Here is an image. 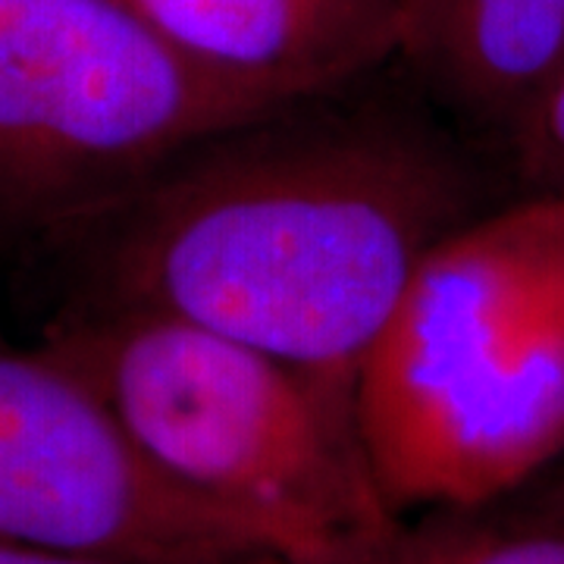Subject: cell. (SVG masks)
Wrapping results in <instances>:
<instances>
[{"mask_svg": "<svg viewBox=\"0 0 564 564\" xmlns=\"http://www.w3.org/2000/svg\"><path fill=\"white\" fill-rule=\"evenodd\" d=\"M383 73L210 132L69 226L82 307L198 323L355 395L423 258L486 210L467 144Z\"/></svg>", "mask_w": 564, "mask_h": 564, "instance_id": "cell-1", "label": "cell"}, {"mask_svg": "<svg viewBox=\"0 0 564 564\" xmlns=\"http://www.w3.org/2000/svg\"><path fill=\"white\" fill-rule=\"evenodd\" d=\"M355 423L399 518L484 511L564 462V192L486 207L423 258Z\"/></svg>", "mask_w": 564, "mask_h": 564, "instance_id": "cell-2", "label": "cell"}, {"mask_svg": "<svg viewBox=\"0 0 564 564\" xmlns=\"http://www.w3.org/2000/svg\"><path fill=\"white\" fill-rule=\"evenodd\" d=\"M176 484L261 524L282 564L392 514L364 458L355 395L198 323L79 307L47 329Z\"/></svg>", "mask_w": 564, "mask_h": 564, "instance_id": "cell-3", "label": "cell"}, {"mask_svg": "<svg viewBox=\"0 0 564 564\" xmlns=\"http://www.w3.org/2000/svg\"><path fill=\"white\" fill-rule=\"evenodd\" d=\"M270 107L120 0H0V202L76 226L182 148Z\"/></svg>", "mask_w": 564, "mask_h": 564, "instance_id": "cell-4", "label": "cell"}, {"mask_svg": "<svg viewBox=\"0 0 564 564\" xmlns=\"http://www.w3.org/2000/svg\"><path fill=\"white\" fill-rule=\"evenodd\" d=\"M0 540L122 564H282L261 524L163 474L79 370L3 339Z\"/></svg>", "mask_w": 564, "mask_h": 564, "instance_id": "cell-5", "label": "cell"}, {"mask_svg": "<svg viewBox=\"0 0 564 564\" xmlns=\"http://www.w3.org/2000/svg\"><path fill=\"white\" fill-rule=\"evenodd\" d=\"M182 57L263 104L343 91L395 63L392 0H120Z\"/></svg>", "mask_w": 564, "mask_h": 564, "instance_id": "cell-6", "label": "cell"}, {"mask_svg": "<svg viewBox=\"0 0 564 564\" xmlns=\"http://www.w3.org/2000/svg\"><path fill=\"white\" fill-rule=\"evenodd\" d=\"M395 63L445 120L511 144L564 69V0H392Z\"/></svg>", "mask_w": 564, "mask_h": 564, "instance_id": "cell-7", "label": "cell"}, {"mask_svg": "<svg viewBox=\"0 0 564 564\" xmlns=\"http://www.w3.org/2000/svg\"><path fill=\"white\" fill-rule=\"evenodd\" d=\"M289 564H564V527L521 511H426L307 545Z\"/></svg>", "mask_w": 564, "mask_h": 564, "instance_id": "cell-8", "label": "cell"}, {"mask_svg": "<svg viewBox=\"0 0 564 564\" xmlns=\"http://www.w3.org/2000/svg\"><path fill=\"white\" fill-rule=\"evenodd\" d=\"M508 148L527 192H564V69Z\"/></svg>", "mask_w": 564, "mask_h": 564, "instance_id": "cell-9", "label": "cell"}, {"mask_svg": "<svg viewBox=\"0 0 564 564\" xmlns=\"http://www.w3.org/2000/svg\"><path fill=\"white\" fill-rule=\"evenodd\" d=\"M0 564H122L79 552H57V549H41V545L7 543L0 540Z\"/></svg>", "mask_w": 564, "mask_h": 564, "instance_id": "cell-10", "label": "cell"}, {"mask_svg": "<svg viewBox=\"0 0 564 564\" xmlns=\"http://www.w3.org/2000/svg\"><path fill=\"white\" fill-rule=\"evenodd\" d=\"M527 518H540V521H549V524L564 527V477L558 484L552 486L549 492L536 496L527 511H521Z\"/></svg>", "mask_w": 564, "mask_h": 564, "instance_id": "cell-11", "label": "cell"}]
</instances>
